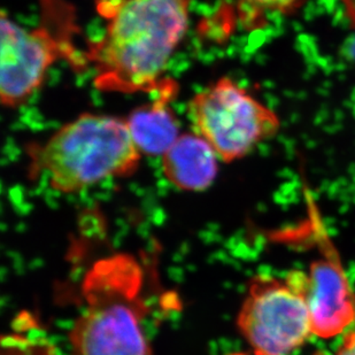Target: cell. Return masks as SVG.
Returning <instances> with one entry per match:
<instances>
[{"mask_svg": "<svg viewBox=\"0 0 355 355\" xmlns=\"http://www.w3.org/2000/svg\"><path fill=\"white\" fill-rule=\"evenodd\" d=\"M191 0H98L106 20L84 50L101 92H153L188 33Z\"/></svg>", "mask_w": 355, "mask_h": 355, "instance_id": "1", "label": "cell"}, {"mask_svg": "<svg viewBox=\"0 0 355 355\" xmlns=\"http://www.w3.org/2000/svg\"><path fill=\"white\" fill-rule=\"evenodd\" d=\"M137 259H99L82 282L84 306L69 331L73 355H152L145 332L148 302Z\"/></svg>", "mask_w": 355, "mask_h": 355, "instance_id": "2", "label": "cell"}, {"mask_svg": "<svg viewBox=\"0 0 355 355\" xmlns=\"http://www.w3.org/2000/svg\"><path fill=\"white\" fill-rule=\"evenodd\" d=\"M28 174L46 176L54 191L71 195L108 178H129L141 155L127 120L83 113L64 124L46 141L27 145Z\"/></svg>", "mask_w": 355, "mask_h": 355, "instance_id": "3", "label": "cell"}, {"mask_svg": "<svg viewBox=\"0 0 355 355\" xmlns=\"http://www.w3.org/2000/svg\"><path fill=\"white\" fill-rule=\"evenodd\" d=\"M40 22L31 29L17 24L5 12L0 17L3 107L14 110L27 104L58 61H67L75 71L89 68L84 51L75 42L80 34L75 7L66 0H40Z\"/></svg>", "mask_w": 355, "mask_h": 355, "instance_id": "4", "label": "cell"}, {"mask_svg": "<svg viewBox=\"0 0 355 355\" xmlns=\"http://www.w3.org/2000/svg\"><path fill=\"white\" fill-rule=\"evenodd\" d=\"M188 114L196 134L218 160L232 164L251 155L281 130V119L232 78H218L191 98Z\"/></svg>", "mask_w": 355, "mask_h": 355, "instance_id": "5", "label": "cell"}, {"mask_svg": "<svg viewBox=\"0 0 355 355\" xmlns=\"http://www.w3.org/2000/svg\"><path fill=\"white\" fill-rule=\"evenodd\" d=\"M306 272L252 278L237 325L254 355H291L313 335L306 302Z\"/></svg>", "mask_w": 355, "mask_h": 355, "instance_id": "6", "label": "cell"}, {"mask_svg": "<svg viewBox=\"0 0 355 355\" xmlns=\"http://www.w3.org/2000/svg\"><path fill=\"white\" fill-rule=\"evenodd\" d=\"M324 257L306 272L305 297L312 320L313 335L334 338L355 323V293L338 255L329 243Z\"/></svg>", "mask_w": 355, "mask_h": 355, "instance_id": "7", "label": "cell"}, {"mask_svg": "<svg viewBox=\"0 0 355 355\" xmlns=\"http://www.w3.org/2000/svg\"><path fill=\"white\" fill-rule=\"evenodd\" d=\"M178 92L176 80L164 78L148 104L131 112L127 120L131 137L143 155L162 157L181 136L180 121L171 101Z\"/></svg>", "mask_w": 355, "mask_h": 355, "instance_id": "8", "label": "cell"}, {"mask_svg": "<svg viewBox=\"0 0 355 355\" xmlns=\"http://www.w3.org/2000/svg\"><path fill=\"white\" fill-rule=\"evenodd\" d=\"M218 158L211 145L198 134H181L161 157L162 173L181 191L207 190L218 173Z\"/></svg>", "mask_w": 355, "mask_h": 355, "instance_id": "9", "label": "cell"}, {"mask_svg": "<svg viewBox=\"0 0 355 355\" xmlns=\"http://www.w3.org/2000/svg\"><path fill=\"white\" fill-rule=\"evenodd\" d=\"M307 0H238L241 8L248 15L281 14L290 15L305 5Z\"/></svg>", "mask_w": 355, "mask_h": 355, "instance_id": "10", "label": "cell"}, {"mask_svg": "<svg viewBox=\"0 0 355 355\" xmlns=\"http://www.w3.org/2000/svg\"><path fill=\"white\" fill-rule=\"evenodd\" d=\"M336 355H355V330L346 334Z\"/></svg>", "mask_w": 355, "mask_h": 355, "instance_id": "11", "label": "cell"}]
</instances>
